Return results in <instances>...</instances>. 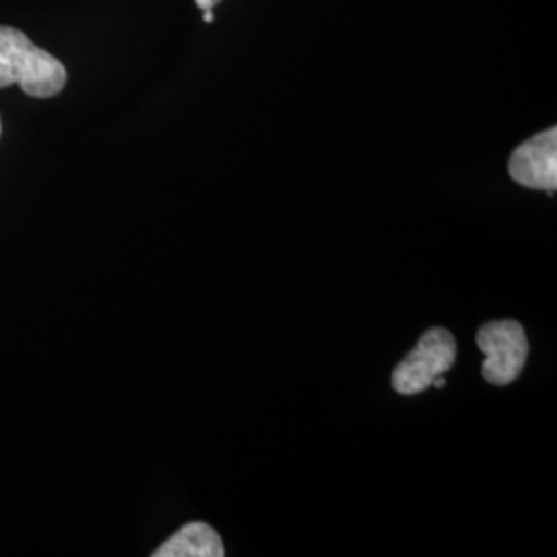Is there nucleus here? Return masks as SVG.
I'll return each mask as SVG.
<instances>
[{
  "label": "nucleus",
  "mask_w": 557,
  "mask_h": 557,
  "mask_svg": "<svg viewBox=\"0 0 557 557\" xmlns=\"http://www.w3.org/2000/svg\"><path fill=\"white\" fill-rule=\"evenodd\" d=\"M0 133H2V122H0Z\"/></svg>",
  "instance_id": "1a4fd4ad"
},
{
  "label": "nucleus",
  "mask_w": 557,
  "mask_h": 557,
  "mask_svg": "<svg viewBox=\"0 0 557 557\" xmlns=\"http://www.w3.org/2000/svg\"><path fill=\"white\" fill-rule=\"evenodd\" d=\"M66 77L59 59L38 48L20 29L0 25V89L17 83L32 98H52L64 89Z\"/></svg>",
  "instance_id": "f257e3e1"
},
{
  "label": "nucleus",
  "mask_w": 557,
  "mask_h": 557,
  "mask_svg": "<svg viewBox=\"0 0 557 557\" xmlns=\"http://www.w3.org/2000/svg\"><path fill=\"white\" fill-rule=\"evenodd\" d=\"M202 20H205V23H213V13H211V9H207V11H205V17H202Z\"/></svg>",
  "instance_id": "6e6552de"
},
{
  "label": "nucleus",
  "mask_w": 557,
  "mask_h": 557,
  "mask_svg": "<svg viewBox=\"0 0 557 557\" xmlns=\"http://www.w3.org/2000/svg\"><path fill=\"white\" fill-rule=\"evenodd\" d=\"M457 359V343L446 329H432L419 338L416 349L393 372V388L398 395L413 397L432 386V382L450 372Z\"/></svg>",
  "instance_id": "f03ea898"
},
{
  "label": "nucleus",
  "mask_w": 557,
  "mask_h": 557,
  "mask_svg": "<svg viewBox=\"0 0 557 557\" xmlns=\"http://www.w3.org/2000/svg\"><path fill=\"white\" fill-rule=\"evenodd\" d=\"M197 2V7L202 9V11H207V9H213V7H218L221 0H195Z\"/></svg>",
  "instance_id": "423d86ee"
},
{
  "label": "nucleus",
  "mask_w": 557,
  "mask_h": 557,
  "mask_svg": "<svg viewBox=\"0 0 557 557\" xmlns=\"http://www.w3.org/2000/svg\"><path fill=\"white\" fill-rule=\"evenodd\" d=\"M220 533L207 522H188L174 537L168 539L153 557H223Z\"/></svg>",
  "instance_id": "39448f33"
},
{
  "label": "nucleus",
  "mask_w": 557,
  "mask_h": 557,
  "mask_svg": "<svg viewBox=\"0 0 557 557\" xmlns=\"http://www.w3.org/2000/svg\"><path fill=\"white\" fill-rule=\"evenodd\" d=\"M479 349L485 361L481 366L483 379L496 386H506L522 374L529 358V341L517 320H496L479 329Z\"/></svg>",
  "instance_id": "7ed1b4c3"
},
{
  "label": "nucleus",
  "mask_w": 557,
  "mask_h": 557,
  "mask_svg": "<svg viewBox=\"0 0 557 557\" xmlns=\"http://www.w3.org/2000/svg\"><path fill=\"white\" fill-rule=\"evenodd\" d=\"M508 172L520 186L554 195L557 188V128L524 140L512 153Z\"/></svg>",
  "instance_id": "20e7f679"
},
{
  "label": "nucleus",
  "mask_w": 557,
  "mask_h": 557,
  "mask_svg": "<svg viewBox=\"0 0 557 557\" xmlns=\"http://www.w3.org/2000/svg\"><path fill=\"white\" fill-rule=\"evenodd\" d=\"M432 386H436V388H440V391H442V388L446 386V380H444V376H438V379L432 382Z\"/></svg>",
  "instance_id": "0eeeda50"
}]
</instances>
